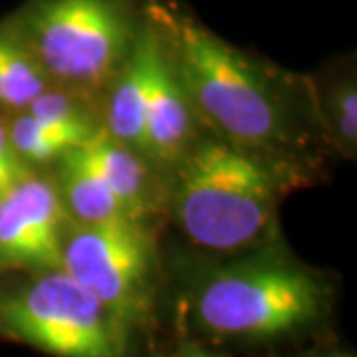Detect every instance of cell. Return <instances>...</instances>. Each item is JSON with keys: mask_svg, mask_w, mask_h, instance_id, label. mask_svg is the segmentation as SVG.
<instances>
[{"mask_svg": "<svg viewBox=\"0 0 357 357\" xmlns=\"http://www.w3.org/2000/svg\"><path fill=\"white\" fill-rule=\"evenodd\" d=\"M321 126L347 157L357 151V86L356 77L344 76L333 82L318 107Z\"/></svg>", "mask_w": 357, "mask_h": 357, "instance_id": "14", "label": "cell"}, {"mask_svg": "<svg viewBox=\"0 0 357 357\" xmlns=\"http://www.w3.org/2000/svg\"><path fill=\"white\" fill-rule=\"evenodd\" d=\"M6 129L13 149L22 159V163L30 169L52 161L56 163L70 149L96 137L76 129L44 123L26 112L10 115V119H6Z\"/></svg>", "mask_w": 357, "mask_h": 357, "instance_id": "13", "label": "cell"}, {"mask_svg": "<svg viewBox=\"0 0 357 357\" xmlns=\"http://www.w3.org/2000/svg\"><path fill=\"white\" fill-rule=\"evenodd\" d=\"M56 165H58L56 189L62 199L66 215L74 220V225L88 227V225H102L109 220L128 218L112 189L103 181L102 173L98 171L86 143L62 155L56 161Z\"/></svg>", "mask_w": 357, "mask_h": 357, "instance_id": "11", "label": "cell"}, {"mask_svg": "<svg viewBox=\"0 0 357 357\" xmlns=\"http://www.w3.org/2000/svg\"><path fill=\"white\" fill-rule=\"evenodd\" d=\"M143 13L157 28L192 112L211 137L300 167L304 114L282 72L220 38L175 2L147 0Z\"/></svg>", "mask_w": 357, "mask_h": 357, "instance_id": "1", "label": "cell"}, {"mask_svg": "<svg viewBox=\"0 0 357 357\" xmlns=\"http://www.w3.org/2000/svg\"><path fill=\"white\" fill-rule=\"evenodd\" d=\"M171 204L181 230L206 250L243 255L270 243L278 203L298 183L296 167L217 137H199L178 161Z\"/></svg>", "mask_w": 357, "mask_h": 357, "instance_id": "2", "label": "cell"}, {"mask_svg": "<svg viewBox=\"0 0 357 357\" xmlns=\"http://www.w3.org/2000/svg\"><path fill=\"white\" fill-rule=\"evenodd\" d=\"M66 220L56 183L34 171L0 195V272L62 268Z\"/></svg>", "mask_w": 357, "mask_h": 357, "instance_id": "7", "label": "cell"}, {"mask_svg": "<svg viewBox=\"0 0 357 357\" xmlns=\"http://www.w3.org/2000/svg\"><path fill=\"white\" fill-rule=\"evenodd\" d=\"M48 76L79 98L105 93L143 26L135 0H28L2 22Z\"/></svg>", "mask_w": 357, "mask_h": 357, "instance_id": "3", "label": "cell"}, {"mask_svg": "<svg viewBox=\"0 0 357 357\" xmlns=\"http://www.w3.org/2000/svg\"><path fill=\"white\" fill-rule=\"evenodd\" d=\"M147 22L151 26V60L143 155L157 171H173L199 139L201 123L157 28L149 18Z\"/></svg>", "mask_w": 357, "mask_h": 357, "instance_id": "8", "label": "cell"}, {"mask_svg": "<svg viewBox=\"0 0 357 357\" xmlns=\"http://www.w3.org/2000/svg\"><path fill=\"white\" fill-rule=\"evenodd\" d=\"M0 330L56 357H128V330L62 268L0 296Z\"/></svg>", "mask_w": 357, "mask_h": 357, "instance_id": "5", "label": "cell"}, {"mask_svg": "<svg viewBox=\"0 0 357 357\" xmlns=\"http://www.w3.org/2000/svg\"><path fill=\"white\" fill-rule=\"evenodd\" d=\"M155 266L153 238L143 222L119 218L66 230L62 270L128 332L151 318Z\"/></svg>", "mask_w": 357, "mask_h": 357, "instance_id": "6", "label": "cell"}, {"mask_svg": "<svg viewBox=\"0 0 357 357\" xmlns=\"http://www.w3.org/2000/svg\"><path fill=\"white\" fill-rule=\"evenodd\" d=\"M30 173L32 169L26 167L13 149V143L8 139L6 119L0 117V195L10 191L16 183H20Z\"/></svg>", "mask_w": 357, "mask_h": 357, "instance_id": "15", "label": "cell"}, {"mask_svg": "<svg viewBox=\"0 0 357 357\" xmlns=\"http://www.w3.org/2000/svg\"><path fill=\"white\" fill-rule=\"evenodd\" d=\"M52 84L32 54L4 24H0V109L20 114Z\"/></svg>", "mask_w": 357, "mask_h": 357, "instance_id": "12", "label": "cell"}, {"mask_svg": "<svg viewBox=\"0 0 357 357\" xmlns=\"http://www.w3.org/2000/svg\"><path fill=\"white\" fill-rule=\"evenodd\" d=\"M243 255L204 272L197 284L192 312L203 330L272 340L318 321L328 292L316 272L272 243Z\"/></svg>", "mask_w": 357, "mask_h": 357, "instance_id": "4", "label": "cell"}, {"mask_svg": "<svg viewBox=\"0 0 357 357\" xmlns=\"http://www.w3.org/2000/svg\"><path fill=\"white\" fill-rule=\"evenodd\" d=\"M86 145L123 215L135 222H143V218L153 215L159 206L157 169L139 151L112 139L103 131Z\"/></svg>", "mask_w": 357, "mask_h": 357, "instance_id": "10", "label": "cell"}, {"mask_svg": "<svg viewBox=\"0 0 357 357\" xmlns=\"http://www.w3.org/2000/svg\"><path fill=\"white\" fill-rule=\"evenodd\" d=\"M149 60H151V26L143 14V26L137 42L126 64L119 68V72L105 89L102 112L103 133L139 151L141 155L145 145Z\"/></svg>", "mask_w": 357, "mask_h": 357, "instance_id": "9", "label": "cell"}, {"mask_svg": "<svg viewBox=\"0 0 357 357\" xmlns=\"http://www.w3.org/2000/svg\"><path fill=\"white\" fill-rule=\"evenodd\" d=\"M185 357H218V356H211V354H204V351H189Z\"/></svg>", "mask_w": 357, "mask_h": 357, "instance_id": "16", "label": "cell"}, {"mask_svg": "<svg viewBox=\"0 0 357 357\" xmlns=\"http://www.w3.org/2000/svg\"><path fill=\"white\" fill-rule=\"evenodd\" d=\"M324 357H351V356H340V354H332V356H324Z\"/></svg>", "mask_w": 357, "mask_h": 357, "instance_id": "17", "label": "cell"}]
</instances>
